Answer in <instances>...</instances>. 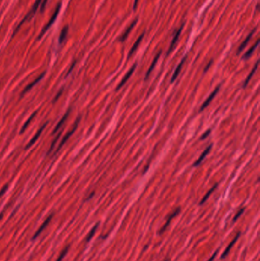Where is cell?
I'll list each match as a JSON object with an SVG mask.
<instances>
[{
    "label": "cell",
    "instance_id": "5bb4252c",
    "mask_svg": "<svg viewBox=\"0 0 260 261\" xmlns=\"http://www.w3.org/2000/svg\"><path fill=\"white\" fill-rule=\"evenodd\" d=\"M186 57H187L185 56L184 57H183V59L181 60L180 63H179V64L178 65V67H176V69L175 70V72H174L173 75H172V79H171V83H173V82L175 81V79H176V78H177V76H179V73H180V71H181V67H182V66H183V64H184L185 61H186Z\"/></svg>",
    "mask_w": 260,
    "mask_h": 261
},
{
    "label": "cell",
    "instance_id": "ffe728a7",
    "mask_svg": "<svg viewBox=\"0 0 260 261\" xmlns=\"http://www.w3.org/2000/svg\"><path fill=\"white\" fill-rule=\"evenodd\" d=\"M259 40L256 41V42L255 43V44H254V45H252V47H251V48L250 50H249V51H247V52H246V54L244 55H243V59H248V58L250 57L251 55L252 54V53H253V51H255L256 47H257V46L259 45Z\"/></svg>",
    "mask_w": 260,
    "mask_h": 261
},
{
    "label": "cell",
    "instance_id": "2e32d148",
    "mask_svg": "<svg viewBox=\"0 0 260 261\" xmlns=\"http://www.w3.org/2000/svg\"><path fill=\"white\" fill-rule=\"evenodd\" d=\"M69 112H70V109L67 110V112L65 113V115H63V118H62L61 119H60V122H58L57 125H56V127H55L54 130H53V134H54V133H56L57 131L59 130V129H60V128H61V126L63 125L64 122H66V120H67V118H68V116H69Z\"/></svg>",
    "mask_w": 260,
    "mask_h": 261
},
{
    "label": "cell",
    "instance_id": "e0dca14e",
    "mask_svg": "<svg viewBox=\"0 0 260 261\" xmlns=\"http://www.w3.org/2000/svg\"><path fill=\"white\" fill-rule=\"evenodd\" d=\"M144 36V33L142 34V35H140V37H139L138 40L136 41V42H135L134 44H133V45L132 46V47H131V51H130V52H129V55H128V57H131V55H132L133 53H134L135 51H137V49L138 48V46L140 45V42H141V41H142V39H143Z\"/></svg>",
    "mask_w": 260,
    "mask_h": 261
},
{
    "label": "cell",
    "instance_id": "83f0119b",
    "mask_svg": "<svg viewBox=\"0 0 260 261\" xmlns=\"http://www.w3.org/2000/svg\"><path fill=\"white\" fill-rule=\"evenodd\" d=\"M7 189H8V185H5L4 186H3V189L0 190V198H1V197L5 194V193L6 192Z\"/></svg>",
    "mask_w": 260,
    "mask_h": 261
},
{
    "label": "cell",
    "instance_id": "4dcf8cb0",
    "mask_svg": "<svg viewBox=\"0 0 260 261\" xmlns=\"http://www.w3.org/2000/svg\"><path fill=\"white\" fill-rule=\"evenodd\" d=\"M47 0H44V2H43L42 5H41V11L43 12V10L44 9V8H45V6L46 4H47Z\"/></svg>",
    "mask_w": 260,
    "mask_h": 261
},
{
    "label": "cell",
    "instance_id": "d6a6232c",
    "mask_svg": "<svg viewBox=\"0 0 260 261\" xmlns=\"http://www.w3.org/2000/svg\"><path fill=\"white\" fill-rule=\"evenodd\" d=\"M75 65H76V61H75V62H74V63H73V64H72V66H71V67H70V68H69V70L68 71V73H67V76H68V75H69V73H71V72H72L73 69V67H75Z\"/></svg>",
    "mask_w": 260,
    "mask_h": 261
},
{
    "label": "cell",
    "instance_id": "603a6c76",
    "mask_svg": "<svg viewBox=\"0 0 260 261\" xmlns=\"http://www.w3.org/2000/svg\"><path fill=\"white\" fill-rule=\"evenodd\" d=\"M67 32H68V27L67 26V27H65L63 30H62L61 34H60V38H59V42H60V44L63 43V41L65 40L66 37H67Z\"/></svg>",
    "mask_w": 260,
    "mask_h": 261
},
{
    "label": "cell",
    "instance_id": "44dd1931",
    "mask_svg": "<svg viewBox=\"0 0 260 261\" xmlns=\"http://www.w3.org/2000/svg\"><path fill=\"white\" fill-rule=\"evenodd\" d=\"M37 113V111H35V112L33 113V114H32L31 116L29 117V118H28V119L27 120V122H25V123H24V125H23V127H22V128H21V134H22L23 132H24V131H25V129L27 128H28V126L29 125V124H30V122H31L32 121V119H33L34 118H35V115H36V114Z\"/></svg>",
    "mask_w": 260,
    "mask_h": 261
},
{
    "label": "cell",
    "instance_id": "4fadbf2b",
    "mask_svg": "<svg viewBox=\"0 0 260 261\" xmlns=\"http://www.w3.org/2000/svg\"><path fill=\"white\" fill-rule=\"evenodd\" d=\"M44 75H45V72H44V73H42L41 74V75L39 76L37 78V79H35V80H34L33 82H31V83H30L29 85H28V86H27L25 87V88H24V90H23V91H22V93H21V95H24V94L25 93H27V92H28V90H31V89L32 88V87H33L34 86H35V85H36L37 83H38V82L40 81L41 79L43 77H44Z\"/></svg>",
    "mask_w": 260,
    "mask_h": 261
},
{
    "label": "cell",
    "instance_id": "5b68a950",
    "mask_svg": "<svg viewBox=\"0 0 260 261\" xmlns=\"http://www.w3.org/2000/svg\"><path fill=\"white\" fill-rule=\"evenodd\" d=\"M47 123H48V122H46L45 124H44V125H42V127L41 128L39 129L38 131H37V132L36 133V134H35V136H34L33 138H31V141L28 142V144H27V146L25 147V150H28V149L29 148V147H31L32 146V145H33L34 144H35V142H36L37 140L38 139L39 137H40L41 134L43 130H44V129L46 128V126H47Z\"/></svg>",
    "mask_w": 260,
    "mask_h": 261
},
{
    "label": "cell",
    "instance_id": "f546056e",
    "mask_svg": "<svg viewBox=\"0 0 260 261\" xmlns=\"http://www.w3.org/2000/svg\"><path fill=\"white\" fill-rule=\"evenodd\" d=\"M63 89H62V90H60V92H59V93H57V95H56V96H55V98H54V99H53V102H56V101H57V99H58V98H59V97H60V95H61V94H62V93H63Z\"/></svg>",
    "mask_w": 260,
    "mask_h": 261
},
{
    "label": "cell",
    "instance_id": "484cf974",
    "mask_svg": "<svg viewBox=\"0 0 260 261\" xmlns=\"http://www.w3.org/2000/svg\"><path fill=\"white\" fill-rule=\"evenodd\" d=\"M60 135H61V132H60L59 133V134H57V138H55L54 140H53V141L52 142V144H51V146L50 147V149H49V150H48V153L47 154H49L50 152H51L53 150V147H54V146H55V144H56V143H57V141H58V139H59V138H60Z\"/></svg>",
    "mask_w": 260,
    "mask_h": 261
},
{
    "label": "cell",
    "instance_id": "6da1fadb",
    "mask_svg": "<svg viewBox=\"0 0 260 261\" xmlns=\"http://www.w3.org/2000/svg\"><path fill=\"white\" fill-rule=\"evenodd\" d=\"M41 1H42V0H36V2H35V4H34V6H33V7H32V8H31V10H30V12H28V14H27L26 16L24 18V19H23V20L21 21V22H20V24H19V25H18V27L16 28V29L15 30V31H14V33L12 34V38H13V37L15 36V34L17 33L18 31H19V28H20L21 27V25H22V24H24V22H27V21L29 20V19H31V18L34 16V15H35V14L36 13V12L37 11V8H38L39 6H40V4H41Z\"/></svg>",
    "mask_w": 260,
    "mask_h": 261
},
{
    "label": "cell",
    "instance_id": "f1b7e54d",
    "mask_svg": "<svg viewBox=\"0 0 260 261\" xmlns=\"http://www.w3.org/2000/svg\"><path fill=\"white\" fill-rule=\"evenodd\" d=\"M210 133H211V130H210V129H209V130H208L207 131H206V133H204V134H202V138H201L200 139L201 140H203V139H204V138H206L208 135H209Z\"/></svg>",
    "mask_w": 260,
    "mask_h": 261
},
{
    "label": "cell",
    "instance_id": "e575fe53",
    "mask_svg": "<svg viewBox=\"0 0 260 261\" xmlns=\"http://www.w3.org/2000/svg\"><path fill=\"white\" fill-rule=\"evenodd\" d=\"M211 63H212V61H210V62H209V63H208V66H207V67H206V68H205V69H204V72H206V71H207V70H208V68H209V67H210V66H211Z\"/></svg>",
    "mask_w": 260,
    "mask_h": 261
},
{
    "label": "cell",
    "instance_id": "836d02e7",
    "mask_svg": "<svg viewBox=\"0 0 260 261\" xmlns=\"http://www.w3.org/2000/svg\"><path fill=\"white\" fill-rule=\"evenodd\" d=\"M138 2H139V0H134V3H133V9L134 10V11L136 10L137 7H138Z\"/></svg>",
    "mask_w": 260,
    "mask_h": 261
},
{
    "label": "cell",
    "instance_id": "4316f807",
    "mask_svg": "<svg viewBox=\"0 0 260 261\" xmlns=\"http://www.w3.org/2000/svg\"><path fill=\"white\" fill-rule=\"evenodd\" d=\"M244 210H245V209H240L239 212L236 213V215H235L234 217V219H233V221H236V220H237L238 218H240V216L242 214H243V212H244Z\"/></svg>",
    "mask_w": 260,
    "mask_h": 261
},
{
    "label": "cell",
    "instance_id": "cb8c5ba5",
    "mask_svg": "<svg viewBox=\"0 0 260 261\" xmlns=\"http://www.w3.org/2000/svg\"><path fill=\"white\" fill-rule=\"evenodd\" d=\"M98 227H99V223L96 224L95 226H94L93 228H92V230L90 231L89 233V234H88V235H87V237H86V241H89L90 240L92 239V237H93V235L95 233V231L97 230Z\"/></svg>",
    "mask_w": 260,
    "mask_h": 261
},
{
    "label": "cell",
    "instance_id": "8992f818",
    "mask_svg": "<svg viewBox=\"0 0 260 261\" xmlns=\"http://www.w3.org/2000/svg\"><path fill=\"white\" fill-rule=\"evenodd\" d=\"M52 217H53V215H51L49 216V217H47V219L45 220V221H44V223L42 224L41 225V227L40 228H38V230L36 232H35V235L33 236V240H35V239H36L37 237H38L39 235H40L41 234V232L43 231L44 230V229L46 228V227L48 225V224L50 223V221H51V219H52Z\"/></svg>",
    "mask_w": 260,
    "mask_h": 261
},
{
    "label": "cell",
    "instance_id": "7a4b0ae2",
    "mask_svg": "<svg viewBox=\"0 0 260 261\" xmlns=\"http://www.w3.org/2000/svg\"><path fill=\"white\" fill-rule=\"evenodd\" d=\"M80 119H81V118H80V117H78V118H76V122H75L74 125H73V128L71 129L70 131H69L68 132H67V134H66L65 135H64V137L63 138V139H62V141H60V144H59L57 149V150H56V151H55V154H56V153H57L59 151V150H60V149L62 148V147H63V145L65 144V143L67 141V140H68L69 138L73 135V134L75 131H76V128H77V127H78V125H79V122H80Z\"/></svg>",
    "mask_w": 260,
    "mask_h": 261
},
{
    "label": "cell",
    "instance_id": "52a82bcc",
    "mask_svg": "<svg viewBox=\"0 0 260 261\" xmlns=\"http://www.w3.org/2000/svg\"><path fill=\"white\" fill-rule=\"evenodd\" d=\"M138 19H135V20L133 21V22L132 23H131V24H130L129 27H128L127 28V29L125 30V31H124V34H123V35H122V37H121L120 39H119V41H120L121 42H124V41H125L126 39L127 38L128 35H129V34L131 33V30H132L133 28L135 27V25H136V24H137V22H138Z\"/></svg>",
    "mask_w": 260,
    "mask_h": 261
},
{
    "label": "cell",
    "instance_id": "ba28073f",
    "mask_svg": "<svg viewBox=\"0 0 260 261\" xmlns=\"http://www.w3.org/2000/svg\"><path fill=\"white\" fill-rule=\"evenodd\" d=\"M179 212H180V209H179V208H178L177 209H176V210L174 211L173 212H172V214H171V215H170V217H169V218H168V219H167L166 222H165V225H163V228H162L161 229H160V234L163 233V232L165 231V229H166L167 228H168L169 225H170V224L171 221H172V218H173L174 217H176V216L178 214H179Z\"/></svg>",
    "mask_w": 260,
    "mask_h": 261
},
{
    "label": "cell",
    "instance_id": "8fae6325",
    "mask_svg": "<svg viewBox=\"0 0 260 261\" xmlns=\"http://www.w3.org/2000/svg\"><path fill=\"white\" fill-rule=\"evenodd\" d=\"M256 30V28H254V29H252V31H251V32L248 35V36L246 37V38L245 40L243 41V42H242V44H240V46L239 47V49H238L237 54H240V53L241 52V51H243V50L246 47L247 44L249 43V41H250L251 38H252V35H253V34L255 33Z\"/></svg>",
    "mask_w": 260,
    "mask_h": 261
},
{
    "label": "cell",
    "instance_id": "30bf717a",
    "mask_svg": "<svg viewBox=\"0 0 260 261\" xmlns=\"http://www.w3.org/2000/svg\"><path fill=\"white\" fill-rule=\"evenodd\" d=\"M136 67H137V64H134L133 66L132 67H131V69H130V70L128 71L127 72V73L126 74L125 76H124V77L123 78V79L122 80V82H121L120 83H119V85L118 86H117V89H116V90H118L120 88H122V87L124 86V83H126V82H127V80H128V79H129L130 77H131V75H132V73L133 72H134V70L135 69H136Z\"/></svg>",
    "mask_w": 260,
    "mask_h": 261
},
{
    "label": "cell",
    "instance_id": "3957f363",
    "mask_svg": "<svg viewBox=\"0 0 260 261\" xmlns=\"http://www.w3.org/2000/svg\"><path fill=\"white\" fill-rule=\"evenodd\" d=\"M60 7H61V6H60V4H59L58 6H57V7L56 10H55L54 13H53V16L51 18V19H50V21H49V22H48L47 24H46L45 27L43 28V30L41 31V32L40 35H39L38 38H37V39H38V40H39V39L41 38L43 36H44V34L47 32V31L48 29H49V28L51 27V25H52V24H53V22H55V20H56L57 17V15H58V14H59V12H60Z\"/></svg>",
    "mask_w": 260,
    "mask_h": 261
},
{
    "label": "cell",
    "instance_id": "d590c367",
    "mask_svg": "<svg viewBox=\"0 0 260 261\" xmlns=\"http://www.w3.org/2000/svg\"><path fill=\"white\" fill-rule=\"evenodd\" d=\"M3 217V214H0V220L2 219V218Z\"/></svg>",
    "mask_w": 260,
    "mask_h": 261
},
{
    "label": "cell",
    "instance_id": "7c38bea8",
    "mask_svg": "<svg viewBox=\"0 0 260 261\" xmlns=\"http://www.w3.org/2000/svg\"><path fill=\"white\" fill-rule=\"evenodd\" d=\"M240 233L239 232V233H238L237 234H236V237H234V239L232 241H231L230 243V244L228 245V246L227 247V248H226L225 249V250H224V253H223V254L221 255V259H224V258H225L226 257H227V255H228V253H229V252H230V250H231V248L233 247V246H234V244L236 242V241H237L238 240V238H239V237H240Z\"/></svg>",
    "mask_w": 260,
    "mask_h": 261
},
{
    "label": "cell",
    "instance_id": "1f68e13d",
    "mask_svg": "<svg viewBox=\"0 0 260 261\" xmlns=\"http://www.w3.org/2000/svg\"><path fill=\"white\" fill-rule=\"evenodd\" d=\"M218 250H216V251H215V253H214V254L212 255V257H211V258L209 259V260H208V261H213L214 260V259L215 258V257H216V255L218 254Z\"/></svg>",
    "mask_w": 260,
    "mask_h": 261
},
{
    "label": "cell",
    "instance_id": "ac0fdd59",
    "mask_svg": "<svg viewBox=\"0 0 260 261\" xmlns=\"http://www.w3.org/2000/svg\"><path fill=\"white\" fill-rule=\"evenodd\" d=\"M160 54H161V52H160L158 53L157 54V55H156V57H155V58H154V61L152 62V63H151V65H150V67H149V70H148V71H147V74H146V76H145V79H147V78L149 77V74H150V73L152 72L153 71V70H154V67L155 66H156V63H157V61H158V60H159V57H160Z\"/></svg>",
    "mask_w": 260,
    "mask_h": 261
},
{
    "label": "cell",
    "instance_id": "9a60e30c",
    "mask_svg": "<svg viewBox=\"0 0 260 261\" xmlns=\"http://www.w3.org/2000/svg\"><path fill=\"white\" fill-rule=\"evenodd\" d=\"M211 147H212V145H210V146H208V147H207V148H206L205 150H204V151L202 153V155H201L200 157H199L198 159L197 160L195 161V163H194V164H193V166H198V165L200 164L201 163H202V161L204 159V158H205L206 156L208 155V153L210 152V150H211Z\"/></svg>",
    "mask_w": 260,
    "mask_h": 261
},
{
    "label": "cell",
    "instance_id": "d4e9b609",
    "mask_svg": "<svg viewBox=\"0 0 260 261\" xmlns=\"http://www.w3.org/2000/svg\"><path fill=\"white\" fill-rule=\"evenodd\" d=\"M69 248V246L66 247L64 248V249L63 250H62V252H61V253H60V256H59V257L57 258V260L56 261H62V260H63V259L64 258V257H65V256L67 255V252H68Z\"/></svg>",
    "mask_w": 260,
    "mask_h": 261
},
{
    "label": "cell",
    "instance_id": "d6986e66",
    "mask_svg": "<svg viewBox=\"0 0 260 261\" xmlns=\"http://www.w3.org/2000/svg\"><path fill=\"white\" fill-rule=\"evenodd\" d=\"M258 65H259V61L256 62V63L255 64V66H254L253 68H252V71H251V73H250V74H249V76H247L246 79V80L244 82V84H243V88H246L247 85H248V83H249V82H250V79L252 77V76H253V74L255 73V72L256 71V70H257Z\"/></svg>",
    "mask_w": 260,
    "mask_h": 261
},
{
    "label": "cell",
    "instance_id": "7402d4cb",
    "mask_svg": "<svg viewBox=\"0 0 260 261\" xmlns=\"http://www.w3.org/2000/svg\"><path fill=\"white\" fill-rule=\"evenodd\" d=\"M217 187H218V184H215V185H214V186H213V187H212V188H211V189H210V190L208 192V193H207V194H206V195H205V196H204V198H202V201H201V202H200V205H203V204H204V202H205L206 201H207V199H208V198H209V196H211V193H213V192H214V189H216V188H217Z\"/></svg>",
    "mask_w": 260,
    "mask_h": 261
},
{
    "label": "cell",
    "instance_id": "9c48e42d",
    "mask_svg": "<svg viewBox=\"0 0 260 261\" xmlns=\"http://www.w3.org/2000/svg\"><path fill=\"white\" fill-rule=\"evenodd\" d=\"M220 86H218V87H217L216 89H215L214 90V92L212 93L211 94V95H209V97H208V98L206 99L205 100V102H204V103L202 104V107H201V109H200V111H203V110H204V109H205L206 107H207V106H208V105H209V103L210 102H211V100H212V99L214 98L215 97V95H216V94L218 93V91L219 90H220Z\"/></svg>",
    "mask_w": 260,
    "mask_h": 261
},
{
    "label": "cell",
    "instance_id": "8d00e7d4",
    "mask_svg": "<svg viewBox=\"0 0 260 261\" xmlns=\"http://www.w3.org/2000/svg\"><path fill=\"white\" fill-rule=\"evenodd\" d=\"M165 261H169V260H165Z\"/></svg>",
    "mask_w": 260,
    "mask_h": 261
},
{
    "label": "cell",
    "instance_id": "277c9868",
    "mask_svg": "<svg viewBox=\"0 0 260 261\" xmlns=\"http://www.w3.org/2000/svg\"><path fill=\"white\" fill-rule=\"evenodd\" d=\"M183 27H184V24H181V27L179 28V30H178V31L176 32L175 35H174L173 38H172V42H171V44L170 45V47H169L168 52H167V55H168L169 54H170V53L172 52V50H173L174 47H175V45H176V42H177L178 39H179V36H180L181 31H182V29H183Z\"/></svg>",
    "mask_w": 260,
    "mask_h": 261
}]
</instances>
